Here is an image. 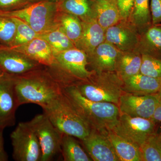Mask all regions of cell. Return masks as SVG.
Returning <instances> with one entry per match:
<instances>
[{"label":"cell","instance_id":"8992f818","mask_svg":"<svg viewBox=\"0 0 161 161\" xmlns=\"http://www.w3.org/2000/svg\"><path fill=\"white\" fill-rule=\"evenodd\" d=\"M13 158L17 161H41V148L29 122H20L10 134Z\"/></svg>","mask_w":161,"mask_h":161},{"label":"cell","instance_id":"e0dca14e","mask_svg":"<svg viewBox=\"0 0 161 161\" xmlns=\"http://www.w3.org/2000/svg\"><path fill=\"white\" fill-rule=\"evenodd\" d=\"M81 22L82 33L75 47L83 51L88 58L98 45L105 41L106 30L95 18Z\"/></svg>","mask_w":161,"mask_h":161},{"label":"cell","instance_id":"30bf717a","mask_svg":"<svg viewBox=\"0 0 161 161\" xmlns=\"http://www.w3.org/2000/svg\"><path fill=\"white\" fill-rule=\"evenodd\" d=\"M159 100L157 95H137L123 92L118 106L120 114L152 119Z\"/></svg>","mask_w":161,"mask_h":161},{"label":"cell","instance_id":"9c48e42d","mask_svg":"<svg viewBox=\"0 0 161 161\" xmlns=\"http://www.w3.org/2000/svg\"><path fill=\"white\" fill-rule=\"evenodd\" d=\"M54 56L56 63L53 67L60 69L70 78L83 81L89 79L95 73L87 69V56L77 47L54 53Z\"/></svg>","mask_w":161,"mask_h":161},{"label":"cell","instance_id":"4dcf8cb0","mask_svg":"<svg viewBox=\"0 0 161 161\" xmlns=\"http://www.w3.org/2000/svg\"><path fill=\"white\" fill-rule=\"evenodd\" d=\"M140 73L153 78L161 79V60L148 55L142 54Z\"/></svg>","mask_w":161,"mask_h":161},{"label":"cell","instance_id":"d6a6232c","mask_svg":"<svg viewBox=\"0 0 161 161\" xmlns=\"http://www.w3.org/2000/svg\"><path fill=\"white\" fill-rule=\"evenodd\" d=\"M119 11L121 20L130 19L134 6L135 0H115Z\"/></svg>","mask_w":161,"mask_h":161},{"label":"cell","instance_id":"f546056e","mask_svg":"<svg viewBox=\"0 0 161 161\" xmlns=\"http://www.w3.org/2000/svg\"><path fill=\"white\" fill-rule=\"evenodd\" d=\"M16 30L15 23L11 18L0 16V43L3 46H11Z\"/></svg>","mask_w":161,"mask_h":161},{"label":"cell","instance_id":"ac0fdd59","mask_svg":"<svg viewBox=\"0 0 161 161\" xmlns=\"http://www.w3.org/2000/svg\"><path fill=\"white\" fill-rule=\"evenodd\" d=\"M122 80L123 92L133 95H157L161 90V79L141 73Z\"/></svg>","mask_w":161,"mask_h":161},{"label":"cell","instance_id":"44dd1931","mask_svg":"<svg viewBox=\"0 0 161 161\" xmlns=\"http://www.w3.org/2000/svg\"><path fill=\"white\" fill-rule=\"evenodd\" d=\"M142 55L137 50L121 52L117 60L115 72L122 79L140 73Z\"/></svg>","mask_w":161,"mask_h":161},{"label":"cell","instance_id":"f1b7e54d","mask_svg":"<svg viewBox=\"0 0 161 161\" xmlns=\"http://www.w3.org/2000/svg\"><path fill=\"white\" fill-rule=\"evenodd\" d=\"M11 18L15 23L16 30L14 39L11 46L9 47L25 44L35 38L38 37L39 34L27 23L18 18Z\"/></svg>","mask_w":161,"mask_h":161},{"label":"cell","instance_id":"1f68e13d","mask_svg":"<svg viewBox=\"0 0 161 161\" xmlns=\"http://www.w3.org/2000/svg\"><path fill=\"white\" fill-rule=\"evenodd\" d=\"M42 0H0V10H12Z\"/></svg>","mask_w":161,"mask_h":161},{"label":"cell","instance_id":"f35d334b","mask_svg":"<svg viewBox=\"0 0 161 161\" xmlns=\"http://www.w3.org/2000/svg\"><path fill=\"white\" fill-rule=\"evenodd\" d=\"M4 75V73H3L1 69H0V78L2 77V76H3V75Z\"/></svg>","mask_w":161,"mask_h":161},{"label":"cell","instance_id":"52a82bcc","mask_svg":"<svg viewBox=\"0 0 161 161\" xmlns=\"http://www.w3.org/2000/svg\"><path fill=\"white\" fill-rule=\"evenodd\" d=\"M157 123L151 119L120 114L117 123L110 130L140 148L149 136L156 133Z\"/></svg>","mask_w":161,"mask_h":161},{"label":"cell","instance_id":"cb8c5ba5","mask_svg":"<svg viewBox=\"0 0 161 161\" xmlns=\"http://www.w3.org/2000/svg\"><path fill=\"white\" fill-rule=\"evenodd\" d=\"M57 3L58 11L74 15L81 21L95 18L93 5L89 0H60Z\"/></svg>","mask_w":161,"mask_h":161},{"label":"cell","instance_id":"8fae6325","mask_svg":"<svg viewBox=\"0 0 161 161\" xmlns=\"http://www.w3.org/2000/svg\"><path fill=\"white\" fill-rule=\"evenodd\" d=\"M19 106L14 89V76L4 74L0 78V129L15 123V112Z\"/></svg>","mask_w":161,"mask_h":161},{"label":"cell","instance_id":"603a6c76","mask_svg":"<svg viewBox=\"0 0 161 161\" xmlns=\"http://www.w3.org/2000/svg\"><path fill=\"white\" fill-rule=\"evenodd\" d=\"M56 23L57 26L76 46L82 33L81 20L74 15L58 11Z\"/></svg>","mask_w":161,"mask_h":161},{"label":"cell","instance_id":"6da1fadb","mask_svg":"<svg viewBox=\"0 0 161 161\" xmlns=\"http://www.w3.org/2000/svg\"><path fill=\"white\" fill-rule=\"evenodd\" d=\"M13 76L19 106L34 103L43 108L62 94V85L44 72L35 69Z\"/></svg>","mask_w":161,"mask_h":161},{"label":"cell","instance_id":"7a4b0ae2","mask_svg":"<svg viewBox=\"0 0 161 161\" xmlns=\"http://www.w3.org/2000/svg\"><path fill=\"white\" fill-rule=\"evenodd\" d=\"M62 92L91 129L103 133L111 130L117 123L120 114L117 105L90 100L75 85L63 86Z\"/></svg>","mask_w":161,"mask_h":161},{"label":"cell","instance_id":"7402d4cb","mask_svg":"<svg viewBox=\"0 0 161 161\" xmlns=\"http://www.w3.org/2000/svg\"><path fill=\"white\" fill-rule=\"evenodd\" d=\"M95 18L98 24L106 30L121 20L115 0H98L93 5Z\"/></svg>","mask_w":161,"mask_h":161},{"label":"cell","instance_id":"60d3db41","mask_svg":"<svg viewBox=\"0 0 161 161\" xmlns=\"http://www.w3.org/2000/svg\"><path fill=\"white\" fill-rule=\"evenodd\" d=\"M1 45H1V44H0V46H1Z\"/></svg>","mask_w":161,"mask_h":161},{"label":"cell","instance_id":"ffe728a7","mask_svg":"<svg viewBox=\"0 0 161 161\" xmlns=\"http://www.w3.org/2000/svg\"><path fill=\"white\" fill-rule=\"evenodd\" d=\"M104 133L111 142L119 161H142L139 147L111 130Z\"/></svg>","mask_w":161,"mask_h":161},{"label":"cell","instance_id":"3957f363","mask_svg":"<svg viewBox=\"0 0 161 161\" xmlns=\"http://www.w3.org/2000/svg\"><path fill=\"white\" fill-rule=\"evenodd\" d=\"M43 109L52 123L62 134L72 136L81 141L90 134L91 127L80 117L63 92Z\"/></svg>","mask_w":161,"mask_h":161},{"label":"cell","instance_id":"4316f807","mask_svg":"<svg viewBox=\"0 0 161 161\" xmlns=\"http://www.w3.org/2000/svg\"><path fill=\"white\" fill-rule=\"evenodd\" d=\"M38 37L47 41L51 47L54 53L76 47L75 44L58 26L44 33L39 35Z\"/></svg>","mask_w":161,"mask_h":161},{"label":"cell","instance_id":"7c38bea8","mask_svg":"<svg viewBox=\"0 0 161 161\" xmlns=\"http://www.w3.org/2000/svg\"><path fill=\"white\" fill-rule=\"evenodd\" d=\"M140 34L131 22L121 20L106 30L105 41L113 44L121 52L137 48Z\"/></svg>","mask_w":161,"mask_h":161},{"label":"cell","instance_id":"d4e9b609","mask_svg":"<svg viewBox=\"0 0 161 161\" xmlns=\"http://www.w3.org/2000/svg\"><path fill=\"white\" fill-rule=\"evenodd\" d=\"M129 19L137 28L140 34L152 26L150 0H135Z\"/></svg>","mask_w":161,"mask_h":161},{"label":"cell","instance_id":"83f0119b","mask_svg":"<svg viewBox=\"0 0 161 161\" xmlns=\"http://www.w3.org/2000/svg\"><path fill=\"white\" fill-rule=\"evenodd\" d=\"M140 149L142 161H161V144L157 132L149 136Z\"/></svg>","mask_w":161,"mask_h":161},{"label":"cell","instance_id":"8d00e7d4","mask_svg":"<svg viewBox=\"0 0 161 161\" xmlns=\"http://www.w3.org/2000/svg\"><path fill=\"white\" fill-rule=\"evenodd\" d=\"M157 135L159 141L160 142L161 144V131H160V132H159V133H157Z\"/></svg>","mask_w":161,"mask_h":161},{"label":"cell","instance_id":"d590c367","mask_svg":"<svg viewBox=\"0 0 161 161\" xmlns=\"http://www.w3.org/2000/svg\"><path fill=\"white\" fill-rule=\"evenodd\" d=\"M152 119L157 122H161V99H160L159 103L156 108Z\"/></svg>","mask_w":161,"mask_h":161},{"label":"cell","instance_id":"9a60e30c","mask_svg":"<svg viewBox=\"0 0 161 161\" xmlns=\"http://www.w3.org/2000/svg\"><path fill=\"white\" fill-rule=\"evenodd\" d=\"M5 47L21 53L41 65L53 67L56 64L53 51L48 43L42 38H35L19 46Z\"/></svg>","mask_w":161,"mask_h":161},{"label":"cell","instance_id":"5bb4252c","mask_svg":"<svg viewBox=\"0 0 161 161\" xmlns=\"http://www.w3.org/2000/svg\"><path fill=\"white\" fill-rule=\"evenodd\" d=\"M81 141L92 160L119 161L105 133L92 129L89 135Z\"/></svg>","mask_w":161,"mask_h":161},{"label":"cell","instance_id":"5b68a950","mask_svg":"<svg viewBox=\"0 0 161 161\" xmlns=\"http://www.w3.org/2000/svg\"><path fill=\"white\" fill-rule=\"evenodd\" d=\"M58 3L42 0L14 10H0V16L16 18L27 23L38 34H42L57 26L56 18Z\"/></svg>","mask_w":161,"mask_h":161},{"label":"cell","instance_id":"d6986e66","mask_svg":"<svg viewBox=\"0 0 161 161\" xmlns=\"http://www.w3.org/2000/svg\"><path fill=\"white\" fill-rule=\"evenodd\" d=\"M136 50L142 54L161 60V26L152 25L140 33Z\"/></svg>","mask_w":161,"mask_h":161},{"label":"cell","instance_id":"ab89813d","mask_svg":"<svg viewBox=\"0 0 161 161\" xmlns=\"http://www.w3.org/2000/svg\"><path fill=\"white\" fill-rule=\"evenodd\" d=\"M94 1H98V0H94Z\"/></svg>","mask_w":161,"mask_h":161},{"label":"cell","instance_id":"74e56055","mask_svg":"<svg viewBox=\"0 0 161 161\" xmlns=\"http://www.w3.org/2000/svg\"><path fill=\"white\" fill-rule=\"evenodd\" d=\"M157 95H158V96L159 98V99H161V90L160 91V92H159L158 94Z\"/></svg>","mask_w":161,"mask_h":161},{"label":"cell","instance_id":"2e32d148","mask_svg":"<svg viewBox=\"0 0 161 161\" xmlns=\"http://www.w3.org/2000/svg\"><path fill=\"white\" fill-rule=\"evenodd\" d=\"M121 52L113 44L105 41L88 57V62L96 73L115 72Z\"/></svg>","mask_w":161,"mask_h":161},{"label":"cell","instance_id":"4fadbf2b","mask_svg":"<svg viewBox=\"0 0 161 161\" xmlns=\"http://www.w3.org/2000/svg\"><path fill=\"white\" fill-rule=\"evenodd\" d=\"M40 64L5 47L0 46V69L7 75L17 76L37 69Z\"/></svg>","mask_w":161,"mask_h":161},{"label":"cell","instance_id":"484cf974","mask_svg":"<svg viewBox=\"0 0 161 161\" xmlns=\"http://www.w3.org/2000/svg\"><path fill=\"white\" fill-rule=\"evenodd\" d=\"M72 136L62 134L61 151L64 161H92V158Z\"/></svg>","mask_w":161,"mask_h":161},{"label":"cell","instance_id":"ba28073f","mask_svg":"<svg viewBox=\"0 0 161 161\" xmlns=\"http://www.w3.org/2000/svg\"><path fill=\"white\" fill-rule=\"evenodd\" d=\"M30 123L37 136L41 148V161H50L61 151L62 133L44 113L35 116Z\"/></svg>","mask_w":161,"mask_h":161},{"label":"cell","instance_id":"277c9868","mask_svg":"<svg viewBox=\"0 0 161 161\" xmlns=\"http://www.w3.org/2000/svg\"><path fill=\"white\" fill-rule=\"evenodd\" d=\"M73 85L90 100L111 103L117 105L123 93V81L115 72H95L88 80L78 81Z\"/></svg>","mask_w":161,"mask_h":161},{"label":"cell","instance_id":"e575fe53","mask_svg":"<svg viewBox=\"0 0 161 161\" xmlns=\"http://www.w3.org/2000/svg\"><path fill=\"white\" fill-rule=\"evenodd\" d=\"M2 130L0 129V161H8V155L4 149Z\"/></svg>","mask_w":161,"mask_h":161},{"label":"cell","instance_id":"836d02e7","mask_svg":"<svg viewBox=\"0 0 161 161\" xmlns=\"http://www.w3.org/2000/svg\"><path fill=\"white\" fill-rule=\"evenodd\" d=\"M150 12L152 25L161 23V0H150Z\"/></svg>","mask_w":161,"mask_h":161}]
</instances>
